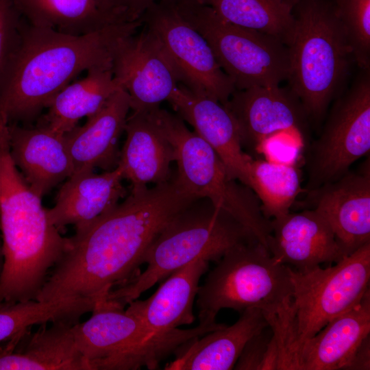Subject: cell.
Wrapping results in <instances>:
<instances>
[{"instance_id": "obj_29", "label": "cell", "mask_w": 370, "mask_h": 370, "mask_svg": "<svg viewBox=\"0 0 370 370\" xmlns=\"http://www.w3.org/2000/svg\"><path fill=\"white\" fill-rule=\"evenodd\" d=\"M92 299L69 297L40 301L29 300L0 304V343L30 329L33 325L59 321L78 323L84 314L92 312Z\"/></svg>"}, {"instance_id": "obj_14", "label": "cell", "mask_w": 370, "mask_h": 370, "mask_svg": "<svg viewBox=\"0 0 370 370\" xmlns=\"http://www.w3.org/2000/svg\"><path fill=\"white\" fill-rule=\"evenodd\" d=\"M167 101L215 151L230 177L250 188L254 158L243 149L237 123L219 101L179 84Z\"/></svg>"}, {"instance_id": "obj_13", "label": "cell", "mask_w": 370, "mask_h": 370, "mask_svg": "<svg viewBox=\"0 0 370 370\" xmlns=\"http://www.w3.org/2000/svg\"><path fill=\"white\" fill-rule=\"evenodd\" d=\"M112 71L128 94L133 112H149L159 108L180 84L161 44L143 25L120 45Z\"/></svg>"}, {"instance_id": "obj_16", "label": "cell", "mask_w": 370, "mask_h": 370, "mask_svg": "<svg viewBox=\"0 0 370 370\" xmlns=\"http://www.w3.org/2000/svg\"><path fill=\"white\" fill-rule=\"evenodd\" d=\"M267 249L278 262L298 271L346 256L326 219L314 208L288 213L271 220Z\"/></svg>"}, {"instance_id": "obj_28", "label": "cell", "mask_w": 370, "mask_h": 370, "mask_svg": "<svg viewBox=\"0 0 370 370\" xmlns=\"http://www.w3.org/2000/svg\"><path fill=\"white\" fill-rule=\"evenodd\" d=\"M234 25L275 37L286 46L292 38L293 6L286 0H197Z\"/></svg>"}, {"instance_id": "obj_23", "label": "cell", "mask_w": 370, "mask_h": 370, "mask_svg": "<svg viewBox=\"0 0 370 370\" xmlns=\"http://www.w3.org/2000/svg\"><path fill=\"white\" fill-rule=\"evenodd\" d=\"M209 260L199 257L173 272L145 300L135 299L125 310L138 318L151 332H164L194 322L193 304L201 277Z\"/></svg>"}, {"instance_id": "obj_15", "label": "cell", "mask_w": 370, "mask_h": 370, "mask_svg": "<svg viewBox=\"0 0 370 370\" xmlns=\"http://www.w3.org/2000/svg\"><path fill=\"white\" fill-rule=\"evenodd\" d=\"M313 206L328 222L346 256L370 242V166L308 192Z\"/></svg>"}, {"instance_id": "obj_26", "label": "cell", "mask_w": 370, "mask_h": 370, "mask_svg": "<svg viewBox=\"0 0 370 370\" xmlns=\"http://www.w3.org/2000/svg\"><path fill=\"white\" fill-rule=\"evenodd\" d=\"M29 25L73 36L127 23L105 0H11Z\"/></svg>"}, {"instance_id": "obj_18", "label": "cell", "mask_w": 370, "mask_h": 370, "mask_svg": "<svg viewBox=\"0 0 370 370\" xmlns=\"http://www.w3.org/2000/svg\"><path fill=\"white\" fill-rule=\"evenodd\" d=\"M370 333V291L358 304L328 323L315 335L287 352L282 370L343 369Z\"/></svg>"}, {"instance_id": "obj_22", "label": "cell", "mask_w": 370, "mask_h": 370, "mask_svg": "<svg viewBox=\"0 0 370 370\" xmlns=\"http://www.w3.org/2000/svg\"><path fill=\"white\" fill-rule=\"evenodd\" d=\"M126 138L121 149L118 166L132 188L159 184L172 177L174 149L149 112H133L128 115Z\"/></svg>"}, {"instance_id": "obj_24", "label": "cell", "mask_w": 370, "mask_h": 370, "mask_svg": "<svg viewBox=\"0 0 370 370\" xmlns=\"http://www.w3.org/2000/svg\"><path fill=\"white\" fill-rule=\"evenodd\" d=\"M241 314L231 326L210 331L181 345L175 352V360L164 369H233L247 342L269 326L259 308H250Z\"/></svg>"}, {"instance_id": "obj_17", "label": "cell", "mask_w": 370, "mask_h": 370, "mask_svg": "<svg viewBox=\"0 0 370 370\" xmlns=\"http://www.w3.org/2000/svg\"><path fill=\"white\" fill-rule=\"evenodd\" d=\"M11 158L30 188L42 197L73 173L64 134L36 123H9Z\"/></svg>"}, {"instance_id": "obj_3", "label": "cell", "mask_w": 370, "mask_h": 370, "mask_svg": "<svg viewBox=\"0 0 370 370\" xmlns=\"http://www.w3.org/2000/svg\"><path fill=\"white\" fill-rule=\"evenodd\" d=\"M41 199L12 161L7 130L0 132V304L36 300L65 249L67 238Z\"/></svg>"}, {"instance_id": "obj_32", "label": "cell", "mask_w": 370, "mask_h": 370, "mask_svg": "<svg viewBox=\"0 0 370 370\" xmlns=\"http://www.w3.org/2000/svg\"><path fill=\"white\" fill-rule=\"evenodd\" d=\"M360 69L370 68V0H332Z\"/></svg>"}, {"instance_id": "obj_4", "label": "cell", "mask_w": 370, "mask_h": 370, "mask_svg": "<svg viewBox=\"0 0 370 370\" xmlns=\"http://www.w3.org/2000/svg\"><path fill=\"white\" fill-rule=\"evenodd\" d=\"M256 241L255 235L230 213L207 199H198L173 219L151 243L143 259L146 269L112 289L105 301L124 308L193 260L204 257L218 262L231 249Z\"/></svg>"}, {"instance_id": "obj_27", "label": "cell", "mask_w": 370, "mask_h": 370, "mask_svg": "<svg viewBox=\"0 0 370 370\" xmlns=\"http://www.w3.org/2000/svg\"><path fill=\"white\" fill-rule=\"evenodd\" d=\"M86 75L70 83L59 92L47 107V112L37 123L65 134L79 121L99 112L109 99L123 88L114 77L112 66H96Z\"/></svg>"}, {"instance_id": "obj_12", "label": "cell", "mask_w": 370, "mask_h": 370, "mask_svg": "<svg viewBox=\"0 0 370 370\" xmlns=\"http://www.w3.org/2000/svg\"><path fill=\"white\" fill-rule=\"evenodd\" d=\"M225 106L234 118L243 149L262 153L265 143L281 134L304 141L310 116L288 86H254L236 90Z\"/></svg>"}, {"instance_id": "obj_36", "label": "cell", "mask_w": 370, "mask_h": 370, "mask_svg": "<svg viewBox=\"0 0 370 370\" xmlns=\"http://www.w3.org/2000/svg\"><path fill=\"white\" fill-rule=\"evenodd\" d=\"M344 370L370 369V335L365 336L357 345L347 362Z\"/></svg>"}, {"instance_id": "obj_7", "label": "cell", "mask_w": 370, "mask_h": 370, "mask_svg": "<svg viewBox=\"0 0 370 370\" xmlns=\"http://www.w3.org/2000/svg\"><path fill=\"white\" fill-rule=\"evenodd\" d=\"M150 114L174 149L177 169L173 177L181 188L230 213L267 249L271 220L264 216L254 191L230 177L212 148L177 114L160 107Z\"/></svg>"}, {"instance_id": "obj_37", "label": "cell", "mask_w": 370, "mask_h": 370, "mask_svg": "<svg viewBox=\"0 0 370 370\" xmlns=\"http://www.w3.org/2000/svg\"><path fill=\"white\" fill-rule=\"evenodd\" d=\"M2 264H3L2 245H1V235H0V272L2 267Z\"/></svg>"}, {"instance_id": "obj_19", "label": "cell", "mask_w": 370, "mask_h": 370, "mask_svg": "<svg viewBox=\"0 0 370 370\" xmlns=\"http://www.w3.org/2000/svg\"><path fill=\"white\" fill-rule=\"evenodd\" d=\"M130 110L129 95L121 88L99 112L88 117L85 124L64 134L72 161V175L94 171L96 168L110 171L118 166L119 140Z\"/></svg>"}, {"instance_id": "obj_20", "label": "cell", "mask_w": 370, "mask_h": 370, "mask_svg": "<svg viewBox=\"0 0 370 370\" xmlns=\"http://www.w3.org/2000/svg\"><path fill=\"white\" fill-rule=\"evenodd\" d=\"M75 323L59 321L28 329L1 343L0 370H90L79 351L73 331Z\"/></svg>"}, {"instance_id": "obj_8", "label": "cell", "mask_w": 370, "mask_h": 370, "mask_svg": "<svg viewBox=\"0 0 370 370\" xmlns=\"http://www.w3.org/2000/svg\"><path fill=\"white\" fill-rule=\"evenodd\" d=\"M293 296L284 337L281 370L288 351L360 302L369 290L370 242L334 266L298 271L288 266Z\"/></svg>"}, {"instance_id": "obj_33", "label": "cell", "mask_w": 370, "mask_h": 370, "mask_svg": "<svg viewBox=\"0 0 370 370\" xmlns=\"http://www.w3.org/2000/svg\"><path fill=\"white\" fill-rule=\"evenodd\" d=\"M23 21L11 0H0V77L18 42ZM3 122L0 113V124Z\"/></svg>"}, {"instance_id": "obj_11", "label": "cell", "mask_w": 370, "mask_h": 370, "mask_svg": "<svg viewBox=\"0 0 370 370\" xmlns=\"http://www.w3.org/2000/svg\"><path fill=\"white\" fill-rule=\"evenodd\" d=\"M143 25L161 44L179 82L194 93L223 106L236 90L206 40L184 18L176 0H161L141 17Z\"/></svg>"}, {"instance_id": "obj_30", "label": "cell", "mask_w": 370, "mask_h": 370, "mask_svg": "<svg viewBox=\"0 0 370 370\" xmlns=\"http://www.w3.org/2000/svg\"><path fill=\"white\" fill-rule=\"evenodd\" d=\"M250 188L269 220L288 213L298 195L304 190L299 171L293 163L256 158L251 165Z\"/></svg>"}, {"instance_id": "obj_34", "label": "cell", "mask_w": 370, "mask_h": 370, "mask_svg": "<svg viewBox=\"0 0 370 370\" xmlns=\"http://www.w3.org/2000/svg\"><path fill=\"white\" fill-rule=\"evenodd\" d=\"M272 335L271 328L267 326L252 336L244 346L234 369L260 370Z\"/></svg>"}, {"instance_id": "obj_5", "label": "cell", "mask_w": 370, "mask_h": 370, "mask_svg": "<svg viewBox=\"0 0 370 370\" xmlns=\"http://www.w3.org/2000/svg\"><path fill=\"white\" fill-rule=\"evenodd\" d=\"M293 13L287 81L319 123L348 74L353 51L332 0H297Z\"/></svg>"}, {"instance_id": "obj_35", "label": "cell", "mask_w": 370, "mask_h": 370, "mask_svg": "<svg viewBox=\"0 0 370 370\" xmlns=\"http://www.w3.org/2000/svg\"><path fill=\"white\" fill-rule=\"evenodd\" d=\"M161 0H105L108 5L125 21L141 18L146 10Z\"/></svg>"}, {"instance_id": "obj_10", "label": "cell", "mask_w": 370, "mask_h": 370, "mask_svg": "<svg viewBox=\"0 0 370 370\" xmlns=\"http://www.w3.org/2000/svg\"><path fill=\"white\" fill-rule=\"evenodd\" d=\"M334 103L306 163L308 193L334 181L370 151V68Z\"/></svg>"}, {"instance_id": "obj_6", "label": "cell", "mask_w": 370, "mask_h": 370, "mask_svg": "<svg viewBox=\"0 0 370 370\" xmlns=\"http://www.w3.org/2000/svg\"><path fill=\"white\" fill-rule=\"evenodd\" d=\"M218 262L199 287V322L215 321L221 309L241 313L250 308L260 309L268 323L288 320L293 296L288 266L277 262L261 243L236 246Z\"/></svg>"}, {"instance_id": "obj_31", "label": "cell", "mask_w": 370, "mask_h": 370, "mask_svg": "<svg viewBox=\"0 0 370 370\" xmlns=\"http://www.w3.org/2000/svg\"><path fill=\"white\" fill-rule=\"evenodd\" d=\"M225 325L217 321H203L190 329H178L154 333L130 349L100 360L92 365V370H127L146 367L156 369L159 363L183 344Z\"/></svg>"}, {"instance_id": "obj_2", "label": "cell", "mask_w": 370, "mask_h": 370, "mask_svg": "<svg viewBox=\"0 0 370 370\" xmlns=\"http://www.w3.org/2000/svg\"><path fill=\"white\" fill-rule=\"evenodd\" d=\"M142 25L140 18L73 36L34 27L24 19L0 77V113L5 121L30 125L81 73L112 66L120 45Z\"/></svg>"}, {"instance_id": "obj_38", "label": "cell", "mask_w": 370, "mask_h": 370, "mask_svg": "<svg viewBox=\"0 0 370 370\" xmlns=\"http://www.w3.org/2000/svg\"><path fill=\"white\" fill-rule=\"evenodd\" d=\"M289 4H291L293 7L295 4V3L297 1V0H286Z\"/></svg>"}, {"instance_id": "obj_1", "label": "cell", "mask_w": 370, "mask_h": 370, "mask_svg": "<svg viewBox=\"0 0 370 370\" xmlns=\"http://www.w3.org/2000/svg\"><path fill=\"white\" fill-rule=\"evenodd\" d=\"M197 199L173 176L152 187L130 188L123 201L67 238L36 300L88 297L104 301L114 286L138 274L156 238Z\"/></svg>"}, {"instance_id": "obj_25", "label": "cell", "mask_w": 370, "mask_h": 370, "mask_svg": "<svg viewBox=\"0 0 370 370\" xmlns=\"http://www.w3.org/2000/svg\"><path fill=\"white\" fill-rule=\"evenodd\" d=\"M91 312L88 320L73 326L77 347L91 370L95 362L123 352L153 334L123 308L103 302Z\"/></svg>"}, {"instance_id": "obj_9", "label": "cell", "mask_w": 370, "mask_h": 370, "mask_svg": "<svg viewBox=\"0 0 370 370\" xmlns=\"http://www.w3.org/2000/svg\"><path fill=\"white\" fill-rule=\"evenodd\" d=\"M189 23L206 40L236 90L278 86L287 80V46L278 38L221 18L197 0H176Z\"/></svg>"}, {"instance_id": "obj_21", "label": "cell", "mask_w": 370, "mask_h": 370, "mask_svg": "<svg viewBox=\"0 0 370 370\" xmlns=\"http://www.w3.org/2000/svg\"><path fill=\"white\" fill-rule=\"evenodd\" d=\"M123 180L119 166L99 174L71 175L60 188L53 207L47 209L50 222L58 230L68 225L75 230L88 225L126 197Z\"/></svg>"}]
</instances>
